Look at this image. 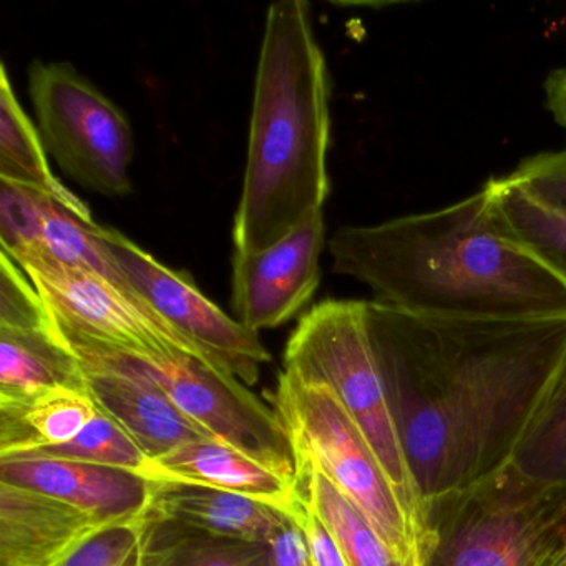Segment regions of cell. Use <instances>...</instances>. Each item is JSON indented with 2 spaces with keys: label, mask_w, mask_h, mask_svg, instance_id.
Here are the masks:
<instances>
[{
  "label": "cell",
  "mask_w": 566,
  "mask_h": 566,
  "mask_svg": "<svg viewBox=\"0 0 566 566\" xmlns=\"http://www.w3.org/2000/svg\"><path fill=\"white\" fill-rule=\"evenodd\" d=\"M407 462L426 503L516 462L566 387V317L462 321L366 301Z\"/></svg>",
  "instance_id": "1"
},
{
  "label": "cell",
  "mask_w": 566,
  "mask_h": 566,
  "mask_svg": "<svg viewBox=\"0 0 566 566\" xmlns=\"http://www.w3.org/2000/svg\"><path fill=\"white\" fill-rule=\"evenodd\" d=\"M333 271L410 316L462 321L566 317V286L496 231L485 191L440 210L344 227L329 240Z\"/></svg>",
  "instance_id": "2"
},
{
  "label": "cell",
  "mask_w": 566,
  "mask_h": 566,
  "mask_svg": "<svg viewBox=\"0 0 566 566\" xmlns=\"http://www.w3.org/2000/svg\"><path fill=\"white\" fill-rule=\"evenodd\" d=\"M331 75L304 0L270 6L254 77L234 251L277 243L331 193Z\"/></svg>",
  "instance_id": "3"
},
{
  "label": "cell",
  "mask_w": 566,
  "mask_h": 566,
  "mask_svg": "<svg viewBox=\"0 0 566 566\" xmlns=\"http://www.w3.org/2000/svg\"><path fill=\"white\" fill-rule=\"evenodd\" d=\"M426 566H566V479L512 462L429 500Z\"/></svg>",
  "instance_id": "4"
},
{
  "label": "cell",
  "mask_w": 566,
  "mask_h": 566,
  "mask_svg": "<svg viewBox=\"0 0 566 566\" xmlns=\"http://www.w3.org/2000/svg\"><path fill=\"white\" fill-rule=\"evenodd\" d=\"M283 369L336 394L400 500L427 522V503L407 462L374 353L366 301L326 300L311 307L287 339Z\"/></svg>",
  "instance_id": "5"
},
{
  "label": "cell",
  "mask_w": 566,
  "mask_h": 566,
  "mask_svg": "<svg viewBox=\"0 0 566 566\" xmlns=\"http://www.w3.org/2000/svg\"><path fill=\"white\" fill-rule=\"evenodd\" d=\"M274 410L293 450L310 453L380 538L407 562L426 566L427 522L407 509L363 430L336 394L281 370Z\"/></svg>",
  "instance_id": "6"
},
{
  "label": "cell",
  "mask_w": 566,
  "mask_h": 566,
  "mask_svg": "<svg viewBox=\"0 0 566 566\" xmlns=\"http://www.w3.org/2000/svg\"><path fill=\"white\" fill-rule=\"evenodd\" d=\"M29 95L48 155L102 197L132 193L134 132L127 115L69 62H32Z\"/></svg>",
  "instance_id": "7"
},
{
  "label": "cell",
  "mask_w": 566,
  "mask_h": 566,
  "mask_svg": "<svg viewBox=\"0 0 566 566\" xmlns=\"http://www.w3.org/2000/svg\"><path fill=\"white\" fill-rule=\"evenodd\" d=\"M14 263L44 297L55 327L69 346L97 347L140 357L188 354L220 367L165 323L145 301L107 277L65 266L44 251Z\"/></svg>",
  "instance_id": "8"
},
{
  "label": "cell",
  "mask_w": 566,
  "mask_h": 566,
  "mask_svg": "<svg viewBox=\"0 0 566 566\" xmlns=\"http://www.w3.org/2000/svg\"><path fill=\"white\" fill-rule=\"evenodd\" d=\"M95 231L125 286L135 296L241 382L248 387L258 382L261 364L271 360L260 334L208 300L190 274L165 266L114 228L97 223Z\"/></svg>",
  "instance_id": "9"
},
{
  "label": "cell",
  "mask_w": 566,
  "mask_h": 566,
  "mask_svg": "<svg viewBox=\"0 0 566 566\" xmlns=\"http://www.w3.org/2000/svg\"><path fill=\"white\" fill-rule=\"evenodd\" d=\"M122 356L158 384L175 406L210 436L243 449L294 459L290 436L276 410L261 402L228 370L188 354Z\"/></svg>",
  "instance_id": "10"
},
{
  "label": "cell",
  "mask_w": 566,
  "mask_h": 566,
  "mask_svg": "<svg viewBox=\"0 0 566 566\" xmlns=\"http://www.w3.org/2000/svg\"><path fill=\"white\" fill-rule=\"evenodd\" d=\"M324 244L326 223L321 211L264 250L234 251L231 270L234 319L254 333L293 319L319 287Z\"/></svg>",
  "instance_id": "11"
},
{
  "label": "cell",
  "mask_w": 566,
  "mask_h": 566,
  "mask_svg": "<svg viewBox=\"0 0 566 566\" xmlns=\"http://www.w3.org/2000/svg\"><path fill=\"white\" fill-rule=\"evenodd\" d=\"M71 349L81 359L97 406L117 420L151 459H160L200 437H213L185 416L158 384L122 354L88 346Z\"/></svg>",
  "instance_id": "12"
},
{
  "label": "cell",
  "mask_w": 566,
  "mask_h": 566,
  "mask_svg": "<svg viewBox=\"0 0 566 566\" xmlns=\"http://www.w3.org/2000/svg\"><path fill=\"white\" fill-rule=\"evenodd\" d=\"M0 483L44 493L115 523L148 516L157 485L128 470L42 455L2 457Z\"/></svg>",
  "instance_id": "13"
},
{
  "label": "cell",
  "mask_w": 566,
  "mask_h": 566,
  "mask_svg": "<svg viewBox=\"0 0 566 566\" xmlns=\"http://www.w3.org/2000/svg\"><path fill=\"white\" fill-rule=\"evenodd\" d=\"M154 482H177L240 493L287 512L297 492L291 457L243 449L218 437H200L155 459Z\"/></svg>",
  "instance_id": "14"
},
{
  "label": "cell",
  "mask_w": 566,
  "mask_h": 566,
  "mask_svg": "<svg viewBox=\"0 0 566 566\" xmlns=\"http://www.w3.org/2000/svg\"><path fill=\"white\" fill-rule=\"evenodd\" d=\"M114 525L44 493L0 483V566H61Z\"/></svg>",
  "instance_id": "15"
},
{
  "label": "cell",
  "mask_w": 566,
  "mask_h": 566,
  "mask_svg": "<svg viewBox=\"0 0 566 566\" xmlns=\"http://www.w3.org/2000/svg\"><path fill=\"white\" fill-rule=\"evenodd\" d=\"M148 518L208 538L266 545L286 522L287 512L240 493L157 482Z\"/></svg>",
  "instance_id": "16"
},
{
  "label": "cell",
  "mask_w": 566,
  "mask_h": 566,
  "mask_svg": "<svg viewBox=\"0 0 566 566\" xmlns=\"http://www.w3.org/2000/svg\"><path fill=\"white\" fill-rule=\"evenodd\" d=\"M483 191L496 231L566 286V201L535 193L510 174L492 178Z\"/></svg>",
  "instance_id": "17"
},
{
  "label": "cell",
  "mask_w": 566,
  "mask_h": 566,
  "mask_svg": "<svg viewBox=\"0 0 566 566\" xmlns=\"http://www.w3.org/2000/svg\"><path fill=\"white\" fill-rule=\"evenodd\" d=\"M57 389L88 390L77 354L52 331L0 329V403Z\"/></svg>",
  "instance_id": "18"
},
{
  "label": "cell",
  "mask_w": 566,
  "mask_h": 566,
  "mask_svg": "<svg viewBox=\"0 0 566 566\" xmlns=\"http://www.w3.org/2000/svg\"><path fill=\"white\" fill-rule=\"evenodd\" d=\"M98 410L91 390L77 389L0 403V459L64 446L84 432Z\"/></svg>",
  "instance_id": "19"
},
{
  "label": "cell",
  "mask_w": 566,
  "mask_h": 566,
  "mask_svg": "<svg viewBox=\"0 0 566 566\" xmlns=\"http://www.w3.org/2000/svg\"><path fill=\"white\" fill-rule=\"evenodd\" d=\"M0 178L44 193L87 223H95L87 205L52 174L38 125L19 102L6 64L0 67Z\"/></svg>",
  "instance_id": "20"
},
{
  "label": "cell",
  "mask_w": 566,
  "mask_h": 566,
  "mask_svg": "<svg viewBox=\"0 0 566 566\" xmlns=\"http://www.w3.org/2000/svg\"><path fill=\"white\" fill-rule=\"evenodd\" d=\"M297 489L339 543L349 566H420L400 558L310 453L293 450Z\"/></svg>",
  "instance_id": "21"
},
{
  "label": "cell",
  "mask_w": 566,
  "mask_h": 566,
  "mask_svg": "<svg viewBox=\"0 0 566 566\" xmlns=\"http://www.w3.org/2000/svg\"><path fill=\"white\" fill-rule=\"evenodd\" d=\"M24 455L54 457L112 467L138 473L150 480L155 469L154 459L142 449L140 443L104 410H98L97 417L85 427L84 432L78 433L71 442Z\"/></svg>",
  "instance_id": "22"
},
{
  "label": "cell",
  "mask_w": 566,
  "mask_h": 566,
  "mask_svg": "<svg viewBox=\"0 0 566 566\" xmlns=\"http://www.w3.org/2000/svg\"><path fill=\"white\" fill-rule=\"evenodd\" d=\"M48 200L44 193L0 178V243L12 261L42 251Z\"/></svg>",
  "instance_id": "23"
},
{
  "label": "cell",
  "mask_w": 566,
  "mask_h": 566,
  "mask_svg": "<svg viewBox=\"0 0 566 566\" xmlns=\"http://www.w3.org/2000/svg\"><path fill=\"white\" fill-rule=\"evenodd\" d=\"M151 520H132L102 530L61 566H150Z\"/></svg>",
  "instance_id": "24"
},
{
  "label": "cell",
  "mask_w": 566,
  "mask_h": 566,
  "mask_svg": "<svg viewBox=\"0 0 566 566\" xmlns=\"http://www.w3.org/2000/svg\"><path fill=\"white\" fill-rule=\"evenodd\" d=\"M0 329L59 333L44 297L8 254H0Z\"/></svg>",
  "instance_id": "25"
},
{
  "label": "cell",
  "mask_w": 566,
  "mask_h": 566,
  "mask_svg": "<svg viewBox=\"0 0 566 566\" xmlns=\"http://www.w3.org/2000/svg\"><path fill=\"white\" fill-rule=\"evenodd\" d=\"M516 463L543 479H566V387Z\"/></svg>",
  "instance_id": "26"
},
{
  "label": "cell",
  "mask_w": 566,
  "mask_h": 566,
  "mask_svg": "<svg viewBox=\"0 0 566 566\" xmlns=\"http://www.w3.org/2000/svg\"><path fill=\"white\" fill-rule=\"evenodd\" d=\"M178 566H270L266 545L201 536L177 548Z\"/></svg>",
  "instance_id": "27"
},
{
  "label": "cell",
  "mask_w": 566,
  "mask_h": 566,
  "mask_svg": "<svg viewBox=\"0 0 566 566\" xmlns=\"http://www.w3.org/2000/svg\"><path fill=\"white\" fill-rule=\"evenodd\" d=\"M287 513L303 530L316 566H349L339 543L300 489Z\"/></svg>",
  "instance_id": "28"
},
{
  "label": "cell",
  "mask_w": 566,
  "mask_h": 566,
  "mask_svg": "<svg viewBox=\"0 0 566 566\" xmlns=\"http://www.w3.org/2000/svg\"><path fill=\"white\" fill-rule=\"evenodd\" d=\"M268 553L270 566H316L306 536L290 513L286 522L268 542Z\"/></svg>",
  "instance_id": "29"
},
{
  "label": "cell",
  "mask_w": 566,
  "mask_h": 566,
  "mask_svg": "<svg viewBox=\"0 0 566 566\" xmlns=\"http://www.w3.org/2000/svg\"><path fill=\"white\" fill-rule=\"evenodd\" d=\"M546 111L566 134V67L556 69L543 84Z\"/></svg>",
  "instance_id": "30"
}]
</instances>
